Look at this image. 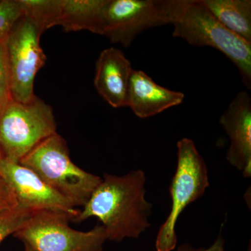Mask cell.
I'll return each mask as SVG.
<instances>
[{"label": "cell", "mask_w": 251, "mask_h": 251, "mask_svg": "<svg viewBox=\"0 0 251 251\" xmlns=\"http://www.w3.org/2000/svg\"><path fill=\"white\" fill-rule=\"evenodd\" d=\"M145 173L141 170L124 176L104 175L90 200L72 221L82 222L92 217L101 221L107 240L121 242L136 239L151 226L152 204L145 198Z\"/></svg>", "instance_id": "6da1fadb"}, {"label": "cell", "mask_w": 251, "mask_h": 251, "mask_svg": "<svg viewBox=\"0 0 251 251\" xmlns=\"http://www.w3.org/2000/svg\"><path fill=\"white\" fill-rule=\"evenodd\" d=\"M173 36L191 46L214 48L237 67L243 83L251 89V43L229 30L203 4L202 0H171Z\"/></svg>", "instance_id": "7a4b0ae2"}, {"label": "cell", "mask_w": 251, "mask_h": 251, "mask_svg": "<svg viewBox=\"0 0 251 251\" xmlns=\"http://www.w3.org/2000/svg\"><path fill=\"white\" fill-rule=\"evenodd\" d=\"M19 163L34 171L75 207L85 206L102 181L72 161L67 143L57 133L39 143Z\"/></svg>", "instance_id": "3957f363"}, {"label": "cell", "mask_w": 251, "mask_h": 251, "mask_svg": "<svg viewBox=\"0 0 251 251\" xmlns=\"http://www.w3.org/2000/svg\"><path fill=\"white\" fill-rule=\"evenodd\" d=\"M56 129L52 109L40 98L26 103L11 99L0 112V150L4 158L19 163Z\"/></svg>", "instance_id": "277c9868"}, {"label": "cell", "mask_w": 251, "mask_h": 251, "mask_svg": "<svg viewBox=\"0 0 251 251\" xmlns=\"http://www.w3.org/2000/svg\"><path fill=\"white\" fill-rule=\"evenodd\" d=\"M177 166L170 186L171 212L157 234L156 251H173L177 244L175 227L185 208L205 193L209 187L207 166L194 142L182 138L177 143Z\"/></svg>", "instance_id": "5b68a950"}, {"label": "cell", "mask_w": 251, "mask_h": 251, "mask_svg": "<svg viewBox=\"0 0 251 251\" xmlns=\"http://www.w3.org/2000/svg\"><path fill=\"white\" fill-rule=\"evenodd\" d=\"M72 216L59 211L34 213L14 234L32 251H102L107 240L105 227L88 232L72 229Z\"/></svg>", "instance_id": "8992f818"}, {"label": "cell", "mask_w": 251, "mask_h": 251, "mask_svg": "<svg viewBox=\"0 0 251 251\" xmlns=\"http://www.w3.org/2000/svg\"><path fill=\"white\" fill-rule=\"evenodd\" d=\"M41 34L34 21L23 16L3 42L11 98L16 101L26 103L35 97V77L47 59L40 46Z\"/></svg>", "instance_id": "52a82bcc"}, {"label": "cell", "mask_w": 251, "mask_h": 251, "mask_svg": "<svg viewBox=\"0 0 251 251\" xmlns=\"http://www.w3.org/2000/svg\"><path fill=\"white\" fill-rule=\"evenodd\" d=\"M171 0H108L102 35L128 48L146 29L171 24Z\"/></svg>", "instance_id": "ba28073f"}, {"label": "cell", "mask_w": 251, "mask_h": 251, "mask_svg": "<svg viewBox=\"0 0 251 251\" xmlns=\"http://www.w3.org/2000/svg\"><path fill=\"white\" fill-rule=\"evenodd\" d=\"M0 176L14 193L18 205L31 214L43 211L65 213L75 219L79 210L69 200L46 184L27 167L3 158Z\"/></svg>", "instance_id": "9c48e42d"}, {"label": "cell", "mask_w": 251, "mask_h": 251, "mask_svg": "<svg viewBox=\"0 0 251 251\" xmlns=\"http://www.w3.org/2000/svg\"><path fill=\"white\" fill-rule=\"evenodd\" d=\"M220 124L230 140L226 159L242 171L244 177L251 176V97L239 92L221 115Z\"/></svg>", "instance_id": "30bf717a"}, {"label": "cell", "mask_w": 251, "mask_h": 251, "mask_svg": "<svg viewBox=\"0 0 251 251\" xmlns=\"http://www.w3.org/2000/svg\"><path fill=\"white\" fill-rule=\"evenodd\" d=\"M133 71L130 61L120 50L109 48L100 52L96 63L94 86L100 97L113 108L126 106Z\"/></svg>", "instance_id": "8fae6325"}, {"label": "cell", "mask_w": 251, "mask_h": 251, "mask_svg": "<svg viewBox=\"0 0 251 251\" xmlns=\"http://www.w3.org/2000/svg\"><path fill=\"white\" fill-rule=\"evenodd\" d=\"M182 92L158 85L143 71L133 70L127 94L126 106L137 117L149 118L183 103Z\"/></svg>", "instance_id": "7c38bea8"}, {"label": "cell", "mask_w": 251, "mask_h": 251, "mask_svg": "<svg viewBox=\"0 0 251 251\" xmlns=\"http://www.w3.org/2000/svg\"><path fill=\"white\" fill-rule=\"evenodd\" d=\"M108 0H59L56 26L65 31H90L102 35Z\"/></svg>", "instance_id": "4fadbf2b"}, {"label": "cell", "mask_w": 251, "mask_h": 251, "mask_svg": "<svg viewBox=\"0 0 251 251\" xmlns=\"http://www.w3.org/2000/svg\"><path fill=\"white\" fill-rule=\"evenodd\" d=\"M223 25L251 43V0H202Z\"/></svg>", "instance_id": "5bb4252c"}, {"label": "cell", "mask_w": 251, "mask_h": 251, "mask_svg": "<svg viewBox=\"0 0 251 251\" xmlns=\"http://www.w3.org/2000/svg\"><path fill=\"white\" fill-rule=\"evenodd\" d=\"M31 214L20 206L0 211V244L5 238L19 230Z\"/></svg>", "instance_id": "9a60e30c"}, {"label": "cell", "mask_w": 251, "mask_h": 251, "mask_svg": "<svg viewBox=\"0 0 251 251\" xmlns=\"http://www.w3.org/2000/svg\"><path fill=\"white\" fill-rule=\"evenodd\" d=\"M24 16L20 0L0 1V43H3L16 22Z\"/></svg>", "instance_id": "2e32d148"}, {"label": "cell", "mask_w": 251, "mask_h": 251, "mask_svg": "<svg viewBox=\"0 0 251 251\" xmlns=\"http://www.w3.org/2000/svg\"><path fill=\"white\" fill-rule=\"evenodd\" d=\"M11 99L9 72L4 44L0 43V112L6 106Z\"/></svg>", "instance_id": "e0dca14e"}, {"label": "cell", "mask_w": 251, "mask_h": 251, "mask_svg": "<svg viewBox=\"0 0 251 251\" xmlns=\"http://www.w3.org/2000/svg\"><path fill=\"white\" fill-rule=\"evenodd\" d=\"M18 206L14 193L0 176V211Z\"/></svg>", "instance_id": "ac0fdd59"}, {"label": "cell", "mask_w": 251, "mask_h": 251, "mask_svg": "<svg viewBox=\"0 0 251 251\" xmlns=\"http://www.w3.org/2000/svg\"><path fill=\"white\" fill-rule=\"evenodd\" d=\"M225 240L222 234H220L219 237L214 244L207 249H197L193 247L189 244H184L177 248V251H225Z\"/></svg>", "instance_id": "d6986e66"}, {"label": "cell", "mask_w": 251, "mask_h": 251, "mask_svg": "<svg viewBox=\"0 0 251 251\" xmlns=\"http://www.w3.org/2000/svg\"><path fill=\"white\" fill-rule=\"evenodd\" d=\"M4 158V155H3L2 152H1V150H0V163H1V160Z\"/></svg>", "instance_id": "ffe728a7"}, {"label": "cell", "mask_w": 251, "mask_h": 251, "mask_svg": "<svg viewBox=\"0 0 251 251\" xmlns=\"http://www.w3.org/2000/svg\"><path fill=\"white\" fill-rule=\"evenodd\" d=\"M25 247V251H32L30 249H29V248L26 247Z\"/></svg>", "instance_id": "44dd1931"}]
</instances>
